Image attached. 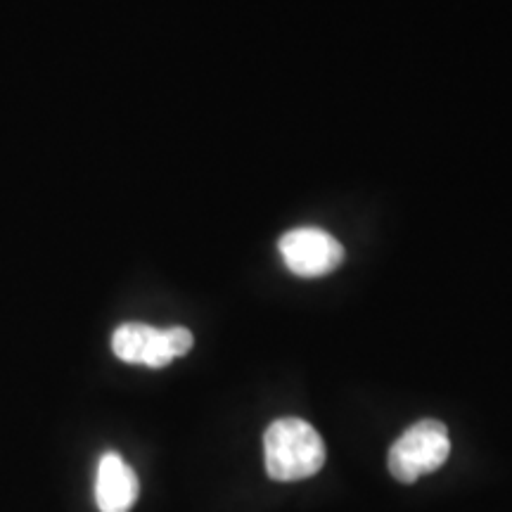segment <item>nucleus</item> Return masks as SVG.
<instances>
[{
    "label": "nucleus",
    "instance_id": "nucleus-1",
    "mask_svg": "<svg viewBox=\"0 0 512 512\" xmlns=\"http://www.w3.org/2000/svg\"><path fill=\"white\" fill-rule=\"evenodd\" d=\"M266 475L275 482H299L316 475L328 451L316 427L302 418H280L264 434Z\"/></svg>",
    "mask_w": 512,
    "mask_h": 512
},
{
    "label": "nucleus",
    "instance_id": "nucleus-2",
    "mask_svg": "<svg viewBox=\"0 0 512 512\" xmlns=\"http://www.w3.org/2000/svg\"><path fill=\"white\" fill-rule=\"evenodd\" d=\"M451 453V439L444 422L420 420L408 427L389 451V472L403 484L418 482L420 477L439 470Z\"/></svg>",
    "mask_w": 512,
    "mask_h": 512
},
{
    "label": "nucleus",
    "instance_id": "nucleus-3",
    "mask_svg": "<svg viewBox=\"0 0 512 512\" xmlns=\"http://www.w3.org/2000/svg\"><path fill=\"white\" fill-rule=\"evenodd\" d=\"M195 344L190 330L169 328L157 330L145 323H124L114 330L112 349L124 363H140V366L164 368L178 356L188 354Z\"/></svg>",
    "mask_w": 512,
    "mask_h": 512
},
{
    "label": "nucleus",
    "instance_id": "nucleus-4",
    "mask_svg": "<svg viewBox=\"0 0 512 512\" xmlns=\"http://www.w3.org/2000/svg\"><path fill=\"white\" fill-rule=\"evenodd\" d=\"M278 247L287 268L302 278L332 273L344 261V247L320 228H294L280 238Z\"/></svg>",
    "mask_w": 512,
    "mask_h": 512
},
{
    "label": "nucleus",
    "instance_id": "nucleus-5",
    "mask_svg": "<svg viewBox=\"0 0 512 512\" xmlns=\"http://www.w3.org/2000/svg\"><path fill=\"white\" fill-rule=\"evenodd\" d=\"M138 477L119 453H105L98 465L95 501L100 512H128L138 501Z\"/></svg>",
    "mask_w": 512,
    "mask_h": 512
}]
</instances>
